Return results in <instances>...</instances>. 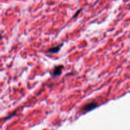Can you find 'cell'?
Here are the masks:
<instances>
[{
	"label": "cell",
	"instance_id": "2",
	"mask_svg": "<svg viewBox=\"0 0 130 130\" xmlns=\"http://www.w3.org/2000/svg\"><path fill=\"white\" fill-rule=\"evenodd\" d=\"M63 68V66H57L55 67L54 71H53V74L55 76H58L59 75H60V74L62 73V71Z\"/></svg>",
	"mask_w": 130,
	"mask_h": 130
},
{
	"label": "cell",
	"instance_id": "4",
	"mask_svg": "<svg viewBox=\"0 0 130 130\" xmlns=\"http://www.w3.org/2000/svg\"><path fill=\"white\" fill-rule=\"evenodd\" d=\"M1 36H0V39H1Z\"/></svg>",
	"mask_w": 130,
	"mask_h": 130
},
{
	"label": "cell",
	"instance_id": "1",
	"mask_svg": "<svg viewBox=\"0 0 130 130\" xmlns=\"http://www.w3.org/2000/svg\"><path fill=\"white\" fill-rule=\"evenodd\" d=\"M97 107V104L96 102H93L90 103V104H88L87 105H85L83 108V110H85V111L88 112V111H90V110H93L95 108H96Z\"/></svg>",
	"mask_w": 130,
	"mask_h": 130
},
{
	"label": "cell",
	"instance_id": "3",
	"mask_svg": "<svg viewBox=\"0 0 130 130\" xmlns=\"http://www.w3.org/2000/svg\"><path fill=\"white\" fill-rule=\"evenodd\" d=\"M61 46H57L55 47H53V48H50V49L48 50V52H50L52 53H57V52H59Z\"/></svg>",
	"mask_w": 130,
	"mask_h": 130
}]
</instances>
